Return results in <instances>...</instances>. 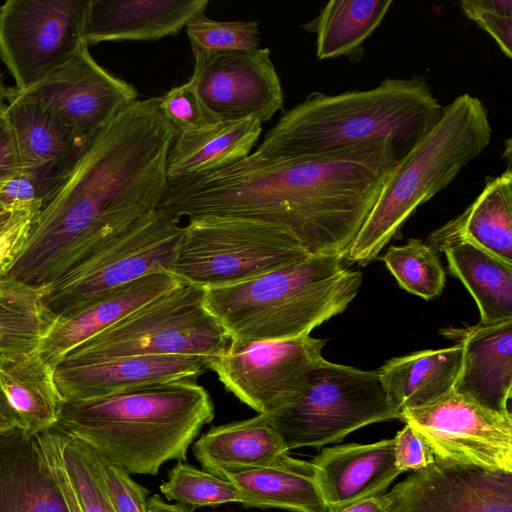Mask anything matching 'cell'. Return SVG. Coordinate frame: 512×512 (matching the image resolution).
Instances as JSON below:
<instances>
[{
	"mask_svg": "<svg viewBox=\"0 0 512 512\" xmlns=\"http://www.w3.org/2000/svg\"><path fill=\"white\" fill-rule=\"evenodd\" d=\"M466 17L490 34L503 54L512 57L511 0H464L460 3Z\"/></svg>",
	"mask_w": 512,
	"mask_h": 512,
	"instance_id": "ab89813d",
	"label": "cell"
},
{
	"mask_svg": "<svg viewBox=\"0 0 512 512\" xmlns=\"http://www.w3.org/2000/svg\"><path fill=\"white\" fill-rule=\"evenodd\" d=\"M186 27L194 57L260 48L257 21H216L202 14Z\"/></svg>",
	"mask_w": 512,
	"mask_h": 512,
	"instance_id": "e575fe53",
	"label": "cell"
},
{
	"mask_svg": "<svg viewBox=\"0 0 512 512\" xmlns=\"http://www.w3.org/2000/svg\"><path fill=\"white\" fill-rule=\"evenodd\" d=\"M391 0H332L318 17L303 27L316 32L318 59L349 56L377 29Z\"/></svg>",
	"mask_w": 512,
	"mask_h": 512,
	"instance_id": "4dcf8cb0",
	"label": "cell"
},
{
	"mask_svg": "<svg viewBox=\"0 0 512 512\" xmlns=\"http://www.w3.org/2000/svg\"><path fill=\"white\" fill-rule=\"evenodd\" d=\"M181 282L168 270L137 278L78 310L57 317L36 352L55 369L73 348Z\"/></svg>",
	"mask_w": 512,
	"mask_h": 512,
	"instance_id": "ffe728a7",
	"label": "cell"
},
{
	"mask_svg": "<svg viewBox=\"0 0 512 512\" xmlns=\"http://www.w3.org/2000/svg\"><path fill=\"white\" fill-rule=\"evenodd\" d=\"M0 512H67L36 436L0 433Z\"/></svg>",
	"mask_w": 512,
	"mask_h": 512,
	"instance_id": "603a6c76",
	"label": "cell"
},
{
	"mask_svg": "<svg viewBox=\"0 0 512 512\" xmlns=\"http://www.w3.org/2000/svg\"><path fill=\"white\" fill-rule=\"evenodd\" d=\"M491 137L488 110L478 97L464 93L444 106L438 123L390 173L345 261L366 265L374 260L416 209L448 187Z\"/></svg>",
	"mask_w": 512,
	"mask_h": 512,
	"instance_id": "8992f818",
	"label": "cell"
},
{
	"mask_svg": "<svg viewBox=\"0 0 512 512\" xmlns=\"http://www.w3.org/2000/svg\"><path fill=\"white\" fill-rule=\"evenodd\" d=\"M4 114V113H3ZM25 171L12 131L4 117L0 116V177Z\"/></svg>",
	"mask_w": 512,
	"mask_h": 512,
	"instance_id": "ee69618b",
	"label": "cell"
},
{
	"mask_svg": "<svg viewBox=\"0 0 512 512\" xmlns=\"http://www.w3.org/2000/svg\"><path fill=\"white\" fill-rule=\"evenodd\" d=\"M208 0H90L84 39L151 41L178 34L204 14Z\"/></svg>",
	"mask_w": 512,
	"mask_h": 512,
	"instance_id": "7402d4cb",
	"label": "cell"
},
{
	"mask_svg": "<svg viewBox=\"0 0 512 512\" xmlns=\"http://www.w3.org/2000/svg\"><path fill=\"white\" fill-rule=\"evenodd\" d=\"M439 332L463 350L453 390L493 412L511 413L512 319Z\"/></svg>",
	"mask_w": 512,
	"mask_h": 512,
	"instance_id": "ac0fdd59",
	"label": "cell"
},
{
	"mask_svg": "<svg viewBox=\"0 0 512 512\" xmlns=\"http://www.w3.org/2000/svg\"><path fill=\"white\" fill-rule=\"evenodd\" d=\"M158 107L176 135L207 130L221 123L203 105L190 81L158 97Z\"/></svg>",
	"mask_w": 512,
	"mask_h": 512,
	"instance_id": "d590c367",
	"label": "cell"
},
{
	"mask_svg": "<svg viewBox=\"0 0 512 512\" xmlns=\"http://www.w3.org/2000/svg\"><path fill=\"white\" fill-rule=\"evenodd\" d=\"M401 420L428 443L436 459L512 472V415L493 412L451 390L404 410Z\"/></svg>",
	"mask_w": 512,
	"mask_h": 512,
	"instance_id": "4fadbf2b",
	"label": "cell"
},
{
	"mask_svg": "<svg viewBox=\"0 0 512 512\" xmlns=\"http://www.w3.org/2000/svg\"><path fill=\"white\" fill-rule=\"evenodd\" d=\"M311 464L326 508L381 495L402 473L395 464L393 439L328 447Z\"/></svg>",
	"mask_w": 512,
	"mask_h": 512,
	"instance_id": "44dd1931",
	"label": "cell"
},
{
	"mask_svg": "<svg viewBox=\"0 0 512 512\" xmlns=\"http://www.w3.org/2000/svg\"><path fill=\"white\" fill-rule=\"evenodd\" d=\"M16 91L57 115L84 142L138 96L134 86L98 64L87 46L35 85Z\"/></svg>",
	"mask_w": 512,
	"mask_h": 512,
	"instance_id": "5bb4252c",
	"label": "cell"
},
{
	"mask_svg": "<svg viewBox=\"0 0 512 512\" xmlns=\"http://www.w3.org/2000/svg\"><path fill=\"white\" fill-rule=\"evenodd\" d=\"M190 78L208 111L220 122L267 121L283 107L280 79L268 48L194 57Z\"/></svg>",
	"mask_w": 512,
	"mask_h": 512,
	"instance_id": "9a60e30c",
	"label": "cell"
},
{
	"mask_svg": "<svg viewBox=\"0 0 512 512\" xmlns=\"http://www.w3.org/2000/svg\"><path fill=\"white\" fill-rule=\"evenodd\" d=\"M311 254L289 233L257 221L206 217L183 227L169 272L203 289L253 279Z\"/></svg>",
	"mask_w": 512,
	"mask_h": 512,
	"instance_id": "9c48e42d",
	"label": "cell"
},
{
	"mask_svg": "<svg viewBox=\"0 0 512 512\" xmlns=\"http://www.w3.org/2000/svg\"><path fill=\"white\" fill-rule=\"evenodd\" d=\"M20 428L19 422L9 407L0 388V433Z\"/></svg>",
	"mask_w": 512,
	"mask_h": 512,
	"instance_id": "7dc6e473",
	"label": "cell"
},
{
	"mask_svg": "<svg viewBox=\"0 0 512 512\" xmlns=\"http://www.w3.org/2000/svg\"><path fill=\"white\" fill-rule=\"evenodd\" d=\"M148 512H193L194 509L183 504H168L159 495L148 497Z\"/></svg>",
	"mask_w": 512,
	"mask_h": 512,
	"instance_id": "bcb514c9",
	"label": "cell"
},
{
	"mask_svg": "<svg viewBox=\"0 0 512 512\" xmlns=\"http://www.w3.org/2000/svg\"><path fill=\"white\" fill-rule=\"evenodd\" d=\"M334 255H311L236 284L204 289V306L229 340H285L342 313L362 272Z\"/></svg>",
	"mask_w": 512,
	"mask_h": 512,
	"instance_id": "5b68a950",
	"label": "cell"
},
{
	"mask_svg": "<svg viewBox=\"0 0 512 512\" xmlns=\"http://www.w3.org/2000/svg\"><path fill=\"white\" fill-rule=\"evenodd\" d=\"M229 342L204 306V289L181 282L73 348L61 362L166 355L210 360Z\"/></svg>",
	"mask_w": 512,
	"mask_h": 512,
	"instance_id": "52a82bcc",
	"label": "cell"
},
{
	"mask_svg": "<svg viewBox=\"0 0 512 512\" xmlns=\"http://www.w3.org/2000/svg\"><path fill=\"white\" fill-rule=\"evenodd\" d=\"M3 115L14 136L24 170L39 176L50 199L88 142L82 141L57 115L22 97L15 88Z\"/></svg>",
	"mask_w": 512,
	"mask_h": 512,
	"instance_id": "d6986e66",
	"label": "cell"
},
{
	"mask_svg": "<svg viewBox=\"0 0 512 512\" xmlns=\"http://www.w3.org/2000/svg\"><path fill=\"white\" fill-rule=\"evenodd\" d=\"M36 439L64 499L67 512H84L65 463L64 447L67 434L55 426L37 434Z\"/></svg>",
	"mask_w": 512,
	"mask_h": 512,
	"instance_id": "60d3db41",
	"label": "cell"
},
{
	"mask_svg": "<svg viewBox=\"0 0 512 512\" xmlns=\"http://www.w3.org/2000/svg\"><path fill=\"white\" fill-rule=\"evenodd\" d=\"M3 433V432H2Z\"/></svg>",
	"mask_w": 512,
	"mask_h": 512,
	"instance_id": "681fc988",
	"label": "cell"
},
{
	"mask_svg": "<svg viewBox=\"0 0 512 512\" xmlns=\"http://www.w3.org/2000/svg\"><path fill=\"white\" fill-rule=\"evenodd\" d=\"M287 450L340 442L372 423L401 420L390 404L377 370H360L322 358L301 393L264 414Z\"/></svg>",
	"mask_w": 512,
	"mask_h": 512,
	"instance_id": "ba28073f",
	"label": "cell"
},
{
	"mask_svg": "<svg viewBox=\"0 0 512 512\" xmlns=\"http://www.w3.org/2000/svg\"><path fill=\"white\" fill-rule=\"evenodd\" d=\"M393 444L395 464L401 472L425 468L436 460L426 440L408 424L397 432Z\"/></svg>",
	"mask_w": 512,
	"mask_h": 512,
	"instance_id": "7bdbcfd3",
	"label": "cell"
},
{
	"mask_svg": "<svg viewBox=\"0 0 512 512\" xmlns=\"http://www.w3.org/2000/svg\"><path fill=\"white\" fill-rule=\"evenodd\" d=\"M182 233L179 222L155 210L49 284L45 305L64 316L148 273L169 271Z\"/></svg>",
	"mask_w": 512,
	"mask_h": 512,
	"instance_id": "30bf717a",
	"label": "cell"
},
{
	"mask_svg": "<svg viewBox=\"0 0 512 512\" xmlns=\"http://www.w3.org/2000/svg\"><path fill=\"white\" fill-rule=\"evenodd\" d=\"M175 136L158 98L123 109L87 143L44 203L5 279L48 286L157 210L168 187L166 161Z\"/></svg>",
	"mask_w": 512,
	"mask_h": 512,
	"instance_id": "7a4b0ae2",
	"label": "cell"
},
{
	"mask_svg": "<svg viewBox=\"0 0 512 512\" xmlns=\"http://www.w3.org/2000/svg\"><path fill=\"white\" fill-rule=\"evenodd\" d=\"M208 360L196 356H126L60 362L54 381L63 401L88 399L151 383L200 377Z\"/></svg>",
	"mask_w": 512,
	"mask_h": 512,
	"instance_id": "e0dca14e",
	"label": "cell"
},
{
	"mask_svg": "<svg viewBox=\"0 0 512 512\" xmlns=\"http://www.w3.org/2000/svg\"><path fill=\"white\" fill-rule=\"evenodd\" d=\"M0 388L29 436L57 425L64 403L54 381V368L36 352L0 354Z\"/></svg>",
	"mask_w": 512,
	"mask_h": 512,
	"instance_id": "4316f807",
	"label": "cell"
},
{
	"mask_svg": "<svg viewBox=\"0 0 512 512\" xmlns=\"http://www.w3.org/2000/svg\"><path fill=\"white\" fill-rule=\"evenodd\" d=\"M323 512H397V507L388 492L346 505L326 508Z\"/></svg>",
	"mask_w": 512,
	"mask_h": 512,
	"instance_id": "f6af8a7d",
	"label": "cell"
},
{
	"mask_svg": "<svg viewBox=\"0 0 512 512\" xmlns=\"http://www.w3.org/2000/svg\"><path fill=\"white\" fill-rule=\"evenodd\" d=\"M64 457L84 512H115L101 480L90 465L84 443L67 434Z\"/></svg>",
	"mask_w": 512,
	"mask_h": 512,
	"instance_id": "8d00e7d4",
	"label": "cell"
},
{
	"mask_svg": "<svg viewBox=\"0 0 512 512\" xmlns=\"http://www.w3.org/2000/svg\"><path fill=\"white\" fill-rule=\"evenodd\" d=\"M214 415L208 391L180 379L65 401L56 426L130 475H157L168 461H186Z\"/></svg>",
	"mask_w": 512,
	"mask_h": 512,
	"instance_id": "3957f363",
	"label": "cell"
},
{
	"mask_svg": "<svg viewBox=\"0 0 512 512\" xmlns=\"http://www.w3.org/2000/svg\"><path fill=\"white\" fill-rule=\"evenodd\" d=\"M399 156L391 139L311 159L251 153L219 170L168 182L158 209L174 221L239 218L277 227L311 255L345 257Z\"/></svg>",
	"mask_w": 512,
	"mask_h": 512,
	"instance_id": "6da1fadb",
	"label": "cell"
},
{
	"mask_svg": "<svg viewBox=\"0 0 512 512\" xmlns=\"http://www.w3.org/2000/svg\"><path fill=\"white\" fill-rule=\"evenodd\" d=\"M261 132L262 122L248 118L176 135L166 161L168 182L219 170L246 158Z\"/></svg>",
	"mask_w": 512,
	"mask_h": 512,
	"instance_id": "f1b7e54d",
	"label": "cell"
},
{
	"mask_svg": "<svg viewBox=\"0 0 512 512\" xmlns=\"http://www.w3.org/2000/svg\"><path fill=\"white\" fill-rule=\"evenodd\" d=\"M84 445L90 465L101 480L115 512H148L149 490L135 482L130 474L108 463L91 447Z\"/></svg>",
	"mask_w": 512,
	"mask_h": 512,
	"instance_id": "74e56055",
	"label": "cell"
},
{
	"mask_svg": "<svg viewBox=\"0 0 512 512\" xmlns=\"http://www.w3.org/2000/svg\"><path fill=\"white\" fill-rule=\"evenodd\" d=\"M193 454L213 474L268 465L288 454L279 433L264 414L215 426L194 444Z\"/></svg>",
	"mask_w": 512,
	"mask_h": 512,
	"instance_id": "83f0119b",
	"label": "cell"
},
{
	"mask_svg": "<svg viewBox=\"0 0 512 512\" xmlns=\"http://www.w3.org/2000/svg\"><path fill=\"white\" fill-rule=\"evenodd\" d=\"M389 493L397 512H512V472L436 459Z\"/></svg>",
	"mask_w": 512,
	"mask_h": 512,
	"instance_id": "2e32d148",
	"label": "cell"
},
{
	"mask_svg": "<svg viewBox=\"0 0 512 512\" xmlns=\"http://www.w3.org/2000/svg\"><path fill=\"white\" fill-rule=\"evenodd\" d=\"M14 88H9L3 84L0 76V116L3 115L6 106L13 94Z\"/></svg>",
	"mask_w": 512,
	"mask_h": 512,
	"instance_id": "c3c4849f",
	"label": "cell"
},
{
	"mask_svg": "<svg viewBox=\"0 0 512 512\" xmlns=\"http://www.w3.org/2000/svg\"><path fill=\"white\" fill-rule=\"evenodd\" d=\"M443 110L420 76L387 78L374 88L336 95L313 92L281 115L253 153L264 159L321 158L389 138L402 159Z\"/></svg>",
	"mask_w": 512,
	"mask_h": 512,
	"instance_id": "277c9868",
	"label": "cell"
},
{
	"mask_svg": "<svg viewBox=\"0 0 512 512\" xmlns=\"http://www.w3.org/2000/svg\"><path fill=\"white\" fill-rule=\"evenodd\" d=\"M49 195L43 181L31 171H19L0 177V212L38 201L44 204Z\"/></svg>",
	"mask_w": 512,
	"mask_h": 512,
	"instance_id": "b9f144b4",
	"label": "cell"
},
{
	"mask_svg": "<svg viewBox=\"0 0 512 512\" xmlns=\"http://www.w3.org/2000/svg\"><path fill=\"white\" fill-rule=\"evenodd\" d=\"M325 339L306 334L285 340H230L208 360L227 391L258 414L291 402L306 387L323 358Z\"/></svg>",
	"mask_w": 512,
	"mask_h": 512,
	"instance_id": "7c38bea8",
	"label": "cell"
},
{
	"mask_svg": "<svg viewBox=\"0 0 512 512\" xmlns=\"http://www.w3.org/2000/svg\"><path fill=\"white\" fill-rule=\"evenodd\" d=\"M436 251L468 241L512 264V172L510 166L487 179L484 189L467 209L428 236Z\"/></svg>",
	"mask_w": 512,
	"mask_h": 512,
	"instance_id": "cb8c5ba5",
	"label": "cell"
},
{
	"mask_svg": "<svg viewBox=\"0 0 512 512\" xmlns=\"http://www.w3.org/2000/svg\"><path fill=\"white\" fill-rule=\"evenodd\" d=\"M383 261L400 287L425 300L438 297L446 275L437 251L420 239L390 246Z\"/></svg>",
	"mask_w": 512,
	"mask_h": 512,
	"instance_id": "d6a6232c",
	"label": "cell"
},
{
	"mask_svg": "<svg viewBox=\"0 0 512 512\" xmlns=\"http://www.w3.org/2000/svg\"><path fill=\"white\" fill-rule=\"evenodd\" d=\"M462 354V346L454 343L387 360L377 371L390 404L401 414L453 390Z\"/></svg>",
	"mask_w": 512,
	"mask_h": 512,
	"instance_id": "484cf974",
	"label": "cell"
},
{
	"mask_svg": "<svg viewBox=\"0 0 512 512\" xmlns=\"http://www.w3.org/2000/svg\"><path fill=\"white\" fill-rule=\"evenodd\" d=\"M42 206L38 201L0 212V280L20 256Z\"/></svg>",
	"mask_w": 512,
	"mask_h": 512,
	"instance_id": "f35d334b",
	"label": "cell"
},
{
	"mask_svg": "<svg viewBox=\"0 0 512 512\" xmlns=\"http://www.w3.org/2000/svg\"><path fill=\"white\" fill-rule=\"evenodd\" d=\"M47 288L0 280V354L37 350L57 318L44 303Z\"/></svg>",
	"mask_w": 512,
	"mask_h": 512,
	"instance_id": "1f68e13d",
	"label": "cell"
},
{
	"mask_svg": "<svg viewBox=\"0 0 512 512\" xmlns=\"http://www.w3.org/2000/svg\"><path fill=\"white\" fill-rule=\"evenodd\" d=\"M450 272L474 298L480 323L512 319V264L468 241L443 246Z\"/></svg>",
	"mask_w": 512,
	"mask_h": 512,
	"instance_id": "f546056e",
	"label": "cell"
},
{
	"mask_svg": "<svg viewBox=\"0 0 512 512\" xmlns=\"http://www.w3.org/2000/svg\"><path fill=\"white\" fill-rule=\"evenodd\" d=\"M160 490L168 500L194 510L228 503L243 505L245 502L231 481L183 462L170 469L168 479L160 485Z\"/></svg>",
	"mask_w": 512,
	"mask_h": 512,
	"instance_id": "836d02e7",
	"label": "cell"
},
{
	"mask_svg": "<svg viewBox=\"0 0 512 512\" xmlns=\"http://www.w3.org/2000/svg\"><path fill=\"white\" fill-rule=\"evenodd\" d=\"M89 2L7 0L0 5V59L16 90L35 85L87 46Z\"/></svg>",
	"mask_w": 512,
	"mask_h": 512,
	"instance_id": "8fae6325",
	"label": "cell"
},
{
	"mask_svg": "<svg viewBox=\"0 0 512 512\" xmlns=\"http://www.w3.org/2000/svg\"><path fill=\"white\" fill-rule=\"evenodd\" d=\"M216 475L238 488L245 499V507L292 512L326 510L311 462L294 459L288 454L265 466L222 470Z\"/></svg>",
	"mask_w": 512,
	"mask_h": 512,
	"instance_id": "d4e9b609",
	"label": "cell"
}]
</instances>
